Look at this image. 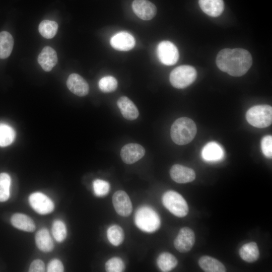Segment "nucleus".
I'll return each instance as SVG.
<instances>
[{"label": "nucleus", "mask_w": 272, "mask_h": 272, "mask_svg": "<svg viewBox=\"0 0 272 272\" xmlns=\"http://www.w3.org/2000/svg\"><path fill=\"white\" fill-rule=\"evenodd\" d=\"M216 64L222 71L234 77H240L247 73L252 64L250 53L242 48H225L219 52Z\"/></svg>", "instance_id": "1"}, {"label": "nucleus", "mask_w": 272, "mask_h": 272, "mask_svg": "<svg viewBox=\"0 0 272 272\" xmlns=\"http://www.w3.org/2000/svg\"><path fill=\"white\" fill-rule=\"evenodd\" d=\"M197 132L194 122L187 117H180L172 124L170 135L172 141L178 145L189 143L195 137Z\"/></svg>", "instance_id": "2"}, {"label": "nucleus", "mask_w": 272, "mask_h": 272, "mask_svg": "<svg viewBox=\"0 0 272 272\" xmlns=\"http://www.w3.org/2000/svg\"><path fill=\"white\" fill-rule=\"evenodd\" d=\"M134 222L140 230L147 233L156 231L161 225V219L158 213L148 206L142 207L137 211Z\"/></svg>", "instance_id": "3"}, {"label": "nucleus", "mask_w": 272, "mask_h": 272, "mask_svg": "<svg viewBox=\"0 0 272 272\" xmlns=\"http://www.w3.org/2000/svg\"><path fill=\"white\" fill-rule=\"evenodd\" d=\"M246 118L251 125L257 128L269 126L272 122V108L268 105H258L247 111Z\"/></svg>", "instance_id": "4"}, {"label": "nucleus", "mask_w": 272, "mask_h": 272, "mask_svg": "<svg viewBox=\"0 0 272 272\" xmlns=\"http://www.w3.org/2000/svg\"><path fill=\"white\" fill-rule=\"evenodd\" d=\"M196 77L197 72L194 67L189 65H182L172 71L169 80L174 87L183 89L193 83Z\"/></svg>", "instance_id": "5"}, {"label": "nucleus", "mask_w": 272, "mask_h": 272, "mask_svg": "<svg viewBox=\"0 0 272 272\" xmlns=\"http://www.w3.org/2000/svg\"><path fill=\"white\" fill-rule=\"evenodd\" d=\"M162 202L164 207L176 217H184L188 214V207L186 200L175 191L166 192L163 195Z\"/></svg>", "instance_id": "6"}, {"label": "nucleus", "mask_w": 272, "mask_h": 272, "mask_svg": "<svg viewBox=\"0 0 272 272\" xmlns=\"http://www.w3.org/2000/svg\"><path fill=\"white\" fill-rule=\"evenodd\" d=\"M157 55L159 60L166 65L175 64L179 58L177 47L171 42L163 41L157 47Z\"/></svg>", "instance_id": "7"}, {"label": "nucleus", "mask_w": 272, "mask_h": 272, "mask_svg": "<svg viewBox=\"0 0 272 272\" xmlns=\"http://www.w3.org/2000/svg\"><path fill=\"white\" fill-rule=\"evenodd\" d=\"M29 201L33 209L41 215L52 212L54 208L53 201L45 194L40 192L32 193L29 197Z\"/></svg>", "instance_id": "8"}, {"label": "nucleus", "mask_w": 272, "mask_h": 272, "mask_svg": "<svg viewBox=\"0 0 272 272\" xmlns=\"http://www.w3.org/2000/svg\"><path fill=\"white\" fill-rule=\"evenodd\" d=\"M195 242V235L192 229L188 227L181 228L174 241L175 248L180 252L189 251Z\"/></svg>", "instance_id": "9"}, {"label": "nucleus", "mask_w": 272, "mask_h": 272, "mask_svg": "<svg viewBox=\"0 0 272 272\" xmlns=\"http://www.w3.org/2000/svg\"><path fill=\"white\" fill-rule=\"evenodd\" d=\"M112 203L116 213L122 217H128L132 212V203L127 194L123 190L116 191L112 196Z\"/></svg>", "instance_id": "10"}, {"label": "nucleus", "mask_w": 272, "mask_h": 272, "mask_svg": "<svg viewBox=\"0 0 272 272\" xmlns=\"http://www.w3.org/2000/svg\"><path fill=\"white\" fill-rule=\"evenodd\" d=\"M132 9L139 18L146 21L153 19L157 13L155 5L148 0H134Z\"/></svg>", "instance_id": "11"}, {"label": "nucleus", "mask_w": 272, "mask_h": 272, "mask_svg": "<svg viewBox=\"0 0 272 272\" xmlns=\"http://www.w3.org/2000/svg\"><path fill=\"white\" fill-rule=\"evenodd\" d=\"M145 154L144 148L138 144L130 143L124 145L121 149L120 156L126 164H133L141 159Z\"/></svg>", "instance_id": "12"}, {"label": "nucleus", "mask_w": 272, "mask_h": 272, "mask_svg": "<svg viewBox=\"0 0 272 272\" xmlns=\"http://www.w3.org/2000/svg\"><path fill=\"white\" fill-rule=\"evenodd\" d=\"M111 46L119 51H128L135 45L134 37L125 31L118 32L113 35L110 41Z\"/></svg>", "instance_id": "13"}, {"label": "nucleus", "mask_w": 272, "mask_h": 272, "mask_svg": "<svg viewBox=\"0 0 272 272\" xmlns=\"http://www.w3.org/2000/svg\"><path fill=\"white\" fill-rule=\"evenodd\" d=\"M69 90L78 96H85L88 94L89 87L87 81L77 74H71L66 81Z\"/></svg>", "instance_id": "14"}, {"label": "nucleus", "mask_w": 272, "mask_h": 272, "mask_svg": "<svg viewBox=\"0 0 272 272\" xmlns=\"http://www.w3.org/2000/svg\"><path fill=\"white\" fill-rule=\"evenodd\" d=\"M170 175L174 181L179 183L190 182L195 178V173L193 169L179 164L172 166Z\"/></svg>", "instance_id": "15"}, {"label": "nucleus", "mask_w": 272, "mask_h": 272, "mask_svg": "<svg viewBox=\"0 0 272 272\" xmlns=\"http://www.w3.org/2000/svg\"><path fill=\"white\" fill-rule=\"evenodd\" d=\"M201 155L206 161L215 162L222 160L225 153L220 145L215 142H211L203 147Z\"/></svg>", "instance_id": "16"}, {"label": "nucleus", "mask_w": 272, "mask_h": 272, "mask_svg": "<svg viewBox=\"0 0 272 272\" xmlns=\"http://www.w3.org/2000/svg\"><path fill=\"white\" fill-rule=\"evenodd\" d=\"M37 60L44 71L49 72L57 62L56 52L50 46H45L38 55Z\"/></svg>", "instance_id": "17"}, {"label": "nucleus", "mask_w": 272, "mask_h": 272, "mask_svg": "<svg viewBox=\"0 0 272 272\" xmlns=\"http://www.w3.org/2000/svg\"><path fill=\"white\" fill-rule=\"evenodd\" d=\"M121 114L125 119L133 120L139 115L138 109L133 102L126 96L120 97L117 101Z\"/></svg>", "instance_id": "18"}, {"label": "nucleus", "mask_w": 272, "mask_h": 272, "mask_svg": "<svg viewBox=\"0 0 272 272\" xmlns=\"http://www.w3.org/2000/svg\"><path fill=\"white\" fill-rule=\"evenodd\" d=\"M198 4L205 13L213 17L219 16L224 9L223 0H198Z\"/></svg>", "instance_id": "19"}, {"label": "nucleus", "mask_w": 272, "mask_h": 272, "mask_svg": "<svg viewBox=\"0 0 272 272\" xmlns=\"http://www.w3.org/2000/svg\"><path fill=\"white\" fill-rule=\"evenodd\" d=\"M35 239L36 246L40 250L48 252L53 250L54 243L47 229L42 228L38 231Z\"/></svg>", "instance_id": "20"}, {"label": "nucleus", "mask_w": 272, "mask_h": 272, "mask_svg": "<svg viewBox=\"0 0 272 272\" xmlns=\"http://www.w3.org/2000/svg\"><path fill=\"white\" fill-rule=\"evenodd\" d=\"M11 222L14 227L21 230L30 232L35 229V225L33 220L24 214H14L11 217Z\"/></svg>", "instance_id": "21"}, {"label": "nucleus", "mask_w": 272, "mask_h": 272, "mask_svg": "<svg viewBox=\"0 0 272 272\" xmlns=\"http://www.w3.org/2000/svg\"><path fill=\"white\" fill-rule=\"evenodd\" d=\"M200 268L206 272H225L226 268L218 260L209 256H203L198 260Z\"/></svg>", "instance_id": "22"}, {"label": "nucleus", "mask_w": 272, "mask_h": 272, "mask_svg": "<svg viewBox=\"0 0 272 272\" xmlns=\"http://www.w3.org/2000/svg\"><path fill=\"white\" fill-rule=\"evenodd\" d=\"M241 258L248 262H253L259 257V252L257 244L250 242L244 244L239 251Z\"/></svg>", "instance_id": "23"}, {"label": "nucleus", "mask_w": 272, "mask_h": 272, "mask_svg": "<svg viewBox=\"0 0 272 272\" xmlns=\"http://www.w3.org/2000/svg\"><path fill=\"white\" fill-rule=\"evenodd\" d=\"M14 39L12 35L7 31L0 32V58L8 57L13 50Z\"/></svg>", "instance_id": "24"}, {"label": "nucleus", "mask_w": 272, "mask_h": 272, "mask_svg": "<svg viewBox=\"0 0 272 272\" xmlns=\"http://www.w3.org/2000/svg\"><path fill=\"white\" fill-rule=\"evenodd\" d=\"M157 263L162 271L167 272L176 266L178 261L173 255L169 252H165L159 255Z\"/></svg>", "instance_id": "25"}, {"label": "nucleus", "mask_w": 272, "mask_h": 272, "mask_svg": "<svg viewBox=\"0 0 272 272\" xmlns=\"http://www.w3.org/2000/svg\"><path fill=\"white\" fill-rule=\"evenodd\" d=\"M57 23L53 21L43 20L38 26L40 34L46 39H51L55 36L58 30Z\"/></svg>", "instance_id": "26"}, {"label": "nucleus", "mask_w": 272, "mask_h": 272, "mask_svg": "<svg viewBox=\"0 0 272 272\" xmlns=\"http://www.w3.org/2000/svg\"><path fill=\"white\" fill-rule=\"evenodd\" d=\"M107 239L110 243L114 246L120 245L124 238V234L122 228L117 225L110 226L107 230Z\"/></svg>", "instance_id": "27"}, {"label": "nucleus", "mask_w": 272, "mask_h": 272, "mask_svg": "<svg viewBox=\"0 0 272 272\" xmlns=\"http://www.w3.org/2000/svg\"><path fill=\"white\" fill-rule=\"evenodd\" d=\"M16 133L14 129L8 124L0 123V146L6 147L14 141Z\"/></svg>", "instance_id": "28"}, {"label": "nucleus", "mask_w": 272, "mask_h": 272, "mask_svg": "<svg viewBox=\"0 0 272 272\" xmlns=\"http://www.w3.org/2000/svg\"><path fill=\"white\" fill-rule=\"evenodd\" d=\"M11 179L10 175L6 173L0 174V201L7 200L10 195Z\"/></svg>", "instance_id": "29"}, {"label": "nucleus", "mask_w": 272, "mask_h": 272, "mask_svg": "<svg viewBox=\"0 0 272 272\" xmlns=\"http://www.w3.org/2000/svg\"><path fill=\"white\" fill-rule=\"evenodd\" d=\"M52 233L55 240L62 242L66 238L67 230L64 223L61 220H55L52 224Z\"/></svg>", "instance_id": "30"}, {"label": "nucleus", "mask_w": 272, "mask_h": 272, "mask_svg": "<svg viewBox=\"0 0 272 272\" xmlns=\"http://www.w3.org/2000/svg\"><path fill=\"white\" fill-rule=\"evenodd\" d=\"M117 80L111 76L102 78L98 83L100 90L104 93H110L114 91L117 89Z\"/></svg>", "instance_id": "31"}, {"label": "nucleus", "mask_w": 272, "mask_h": 272, "mask_svg": "<svg viewBox=\"0 0 272 272\" xmlns=\"http://www.w3.org/2000/svg\"><path fill=\"white\" fill-rule=\"evenodd\" d=\"M105 267L108 272H121L124 270L125 265L120 258L114 257L107 261Z\"/></svg>", "instance_id": "32"}, {"label": "nucleus", "mask_w": 272, "mask_h": 272, "mask_svg": "<svg viewBox=\"0 0 272 272\" xmlns=\"http://www.w3.org/2000/svg\"><path fill=\"white\" fill-rule=\"evenodd\" d=\"M95 194L97 196H104L107 194L110 189L109 183L105 180L97 179L93 182Z\"/></svg>", "instance_id": "33"}, {"label": "nucleus", "mask_w": 272, "mask_h": 272, "mask_svg": "<svg viewBox=\"0 0 272 272\" xmlns=\"http://www.w3.org/2000/svg\"><path fill=\"white\" fill-rule=\"evenodd\" d=\"M261 148L263 155L268 158H271L272 137L271 135H266L262 139Z\"/></svg>", "instance_id": "34"}, {"label": "nucleus", "mask_w": 272, "mask_h": 272, "mask_svg": "<svg viewBox=\"0 0 272 272\" xmlns=\"http://www.w3.org/2000/svg\"><path fill=\"white\" fill-rule=\"evenodd\" d=\"M63 265L58 259H53L48 263L47 267L48 272H62L63 271Z\"/></svg>", "instance_id": "35"}, {"label": "nucleus", "mask_w": 272, "mask_h": 272, "mask_svg": "<svg viewBox=\"0 0 272 272\" xmlns=\"http://www.w3.org/2000/svg\"><path fill=\"white\" fill-rule=\"evenodd\" d=\"M45 271V265L40 259H35L32 261L29 267V271L43 272Z\"/></svg>", "instance_id": "36"}]
</instances>
